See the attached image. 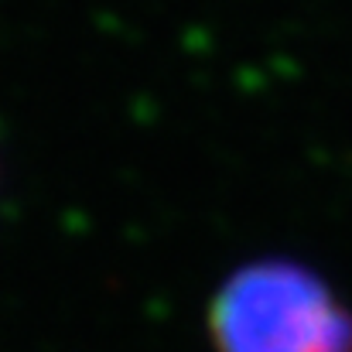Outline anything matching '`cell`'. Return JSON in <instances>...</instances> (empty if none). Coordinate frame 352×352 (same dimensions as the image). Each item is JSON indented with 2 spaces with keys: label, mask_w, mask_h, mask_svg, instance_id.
<instances>
[{
  "label": "cell",
  "mask_w": 352,
  "mask_h": 352,
  "mask_svg": "<svg viewBox=\"0 0 352 352\" xmlns=\"http://www.w3.org/2000/svg\"><path fill=\"white\" fill-rule=\"evenodd\" d=\"M209 336L216 352H352V308L308 263L263 256L219 284Z\"/></svg>",
  "instance_id": "obj_1"
}]
</instances>
